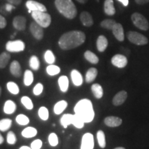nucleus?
<instances>
[{
  "instance_id": "obj_1",
  "label": "nucleus",
  "mask_w": 149,
  "mask_h": 149,
  "mask_svg": "<svg viewBox=\"0 0 149 149\" xmlns=\"http://www.w3.org/2000/svg\"><path fill=\"white\" fill-rule=\"evenodd\" d=\"M86 35L79 31H72L61 35L58 44L62 50H71L81 46L84 43Z\"/></svg>"
},
{
  "instance_id": "obj_2",
  "label": "nucleus",
  "mask_w": 149,
  "mask_h": 149,
  "mask_svg": "<svg viewBox=\"0 0 149 149\" xmlns=\"http://www.w3.org/2000/svg\"><path fill=\"white\" fill-rule=\"evenodd\" d=\"M74 114L77 115L84 123H90L95 117L93 104L88 99L79 100L74 107Z\"/></svg>"
},
{
  "instance_id": "obj_3",
  "label": "nucleus",
  "mask_w": 149,
  "mask_h": 149,
  "mask_svg": "<svg viewBox=\"0 0 149 149\" xmlns=\"http://www.w3.org/2000/svg\"><path fill=\"white\" fill-rule=\"evenodd\" d=\"M55 4L57 10L66 18L72 19L77 16V8L72 0H55Z\"/></svg>"
},
{
  "instance_id": "obj_4",
  "label": "nucleus",
  "mask_w": 149,
  "mask_h": 149,
  "mask_svg": "<svg viewBox=\"0 0 149 149\" xmlns=\"http://www.w3.org/2000/svg\"><path fill=\"white\" fill-rule=\"evenodd\" d=\"M60 123L63 127L66 128L70 124H72L77 128H82L84 126L85 123L81 119H80L77 115L64 114L61 117Z\"/></svg>"
},
{
  "instance_id": "obj_5",
  "label": "nucleus",
  "mask_w": 149,
  "mask_h": 149,
  "mask_svg": "<svg viewBox=\"0 0 149 149\" xmlns=\"http://www.w3.org/2000/svg\"><path fill=\"white\" fill-rule=\"evenodd\" d=\"M32 17L35 22H37L42 28H47L51 25V17L46 12L33 11L32 12Z\"/></svg>"
},
{
  "instance_id": "obj_6",
  "label": "nucleus",
  "mask_w": 149,
  "mask_h": 149,
  "mask_svg": "<svg viewBox=\"0 0 149 149\" xmlns=\"http://www.w3.org/2000/svg\"><path fill=\"white\" fill-rule=\"evenodd\" d=\"M131 20L134 25L139 29L147 31L149 29V24L146 17L139 13H134L131 15Z\"/></svg>"
},
{
  "instance_id": "obj_7",
  "label": "nucleus",
  "mask_w": 149,
  "mask_h": 149,
  "mask_svg": "<svg viewBox=\"0 0 149 149\" xmlns=\"http://www.w3.org/2000/svg\"><path fill=\"white\" fill-rule=\"evenodd\" d=\"M127 38L130 42L138 46L146 45L148 42L146 37L135 31H129L127 33Z\"/></svg>"
},
{
  "instance_id": "obj_8",
  "label": "nucleus",
  "mask_w": 149,
  "mask_h": 149,
  "mask_svg": "<svg viewBox=\"0 0 149 149\" xmlns=\"http://www.w3.org/2000/svg\"><path fill=\"white\" fill-rule=\"evenodd\" d=\"M6 49L10 53H19L25 49V44L22 40L9 41L6 44Z\"/></svg>"
},
{
  "instance_id": "obj_9",
  "label": "nucleus",
  "mask_w": 149,
  "mask_h": 149,
  "mask_svg": "<svg viewBox=\"0 0 149 149\" xmlns=\"http://www.w3.org/2000/svg\"><path fill=\"white\" fill-rule=\"evenodd\" d=\"M95 146L94 137L90 133H86L82 136L81 149H93Z\"/></svg>"
},
{
  "instance_id": "obj_10",
  "label": "nucleus",
  "mask_w": 149,
  "mask_h": 149,
  "mask_svg": "<svg viewBox=\"0 0 149 149\" xmlns=\"http://www.w3.org/2000/svg\"><path fill=\"white\" fill-rule=\"evenodd\" d=\"M30 31L31 34L37 40H41L44 37V30L37 22H32L30 25Z\"/></svg>"
},
{
  "instance_id": "obj_11",
  "label": "nucleus",
  "mask_w": 149,
  "mask_h": 149,
  "mask_svg": "<svg viewBox=\"0 0 149 149\" xmlns=\"http://www.w3.org/2000/svg\"><path fill=\"white\" fill-rule=\"evenodd\" d=\"M111 62L113 66L119 68H122L126 66V65L128 64V59L126 56L117 54L112 57Z\"/></svg>"
},
{
  "instance_id": "obj_12",
  "label": "nucleus",
  "mask_w": 149,
  "mask_h": 149,
  "mask_svg": "<svg viewBox=\"0 0 149 149\" xmlns=\"http://www.w3.org/2000/svg\"><path fill=\"white\" fill-rule=\"evenodd\" d=\"M26 6L29 10H31L32 12L33 11H42V12H46V6L42 3L37 1H33V0H29L26 3Z\"/></svg>"
},
{
  "instance_id": "obj_13",
  "label": "nucleus",
  "mask_w": 149,
  "mask_h": 149,
  "mask_svg": "<svg viewBox=\"0 0 149 149\" xmlns=\"http://www.w3.org/2000/svg\"><path fill=\"white\" fill-rule=\"evenodd\" d=\"M13 26L17 31H24L26 29V19L23 16H16L13 19Z\"/></svg>"
},
{
  "instance_id": "obj_14",
  "label": "nucleus",
  "mask_w": 149,
  "mask_h": 149,
  "mask_svg": "<svg viewBox=\"0 0 149 149\" xmlns=\"http://www.w3.org/2000/svg\"><path fill=\"white\" fill-rule=\"evenodd\" d=\"M111 31H113V35H114L115 37L117 40L120 41V42H123L124 40V29H123L122 24L120 23H116Z\"/></svg>"
},
{
  "instance_id": "obj_15",
  "label": "nucleus",
  "mask_w": 149,
  "mask_h": 149,
  "mask_svg": "<svg viewBox=\"0 0 149 149\" xmlns=\"http://www.w3.org/2000/svg\"><path fill=\"white\" fill-rule=\"evenodd\" d=\"M127 96L128 94L125 91H120V92L117 93L114 96V97H113V104L114 106H116V107L122 105V104H124V102L126 101Z\"/></svg>"
},
{
  "instance_id": "obj_16",
  "label": "nucleus",
  "mask_w": 149,
  "mask_h": 149,
  "mask_svg": "<svg viewBox=\"0 0 149 149\" xmlns=\"http://www.w3.org/2000/svg\"><path fill=\"white\" fill-rule=\"evenodd\" d=\"M104 123L109 127H117L122 123V120L118 117L109 116L104 119Z\"/></svg>"
},
{
  "instance_id": "obj_17",
  "label": "nucleus",
  "mask_w": 149,
  "mask_h": 149,
  "mask_svg": "<svg viewBox=\"0 0 149 149\" xmlns=\"http://www.w3.org/2000/svg\"><path fill=\"white\" fill-rule=\"evenodd\" d=\"M80 21L84 26L86 27H90L93 26V17L88 12L84 11L80 14Z\"/></svg>"
},
{
  "instance_id": "obj_18",
  "label": "nucleus",
  "mask_w": 149,
  "mask_h": 149,
  "mask_svg": "<svg viewBox=\"0 0 149 149\" xmlns=\"http://www.w3.org/2000/svg\"><path fill=\"white\" fill-rule=\"evenodd\" d=\"M70 77L73 84L75 86H80L83 84V77L77 70H72L70 72Z\"/></svg>"
},
{
  "instance_id": "obj_19",
  "label": "nucleus",
  "mask_w": 149,
  "mask_h": 149,
  "mask_svg": "<svg viewBox=\"0 0 149 149\" xmlns=\"http://www.w3.org/2000/svg\"><path fill=\"white\" fill-rule=\"evenodd\" d=\"M10 71L11 74L15 77H20L22 75V68L18 61H13L10 66Z\"/></svg>"
},
{
  "instance_id": "obj_20",
  "label": "nucleus",
  "mask_w": 149,
  "mask_h": 149,
  "mask_svg": "<svg viewBox=\"0 0 149 149\" xmlns=\"http://www.w3.org/2000/svg\"><path fill=\"white\" fill-rule=\"evenodd\" d=\"M104 13L107 15H114L115 14V8L113 0H105L104 4Z\"/></svg>"
},
{
  "instance_id": "obj_21",
  "label": "nucleus",
  "mask_w": 149,
  "mask_h": 149,
  "mask_svg": "<svg viewBox=\"0 0 149 149\" xmlns=\"http://www.w3.org/2000/svg\"><path fill=\"white\" fill-rule=\"evenodd\" d=\"M17 109V105L12 100H7L3 105V112L7 115L13 114Z\"/></svg>"
},
{
  "instance_id": "obj_22",
  "label": "nucleus",
  "mask_w": 149,
  "mask_h": 149,
  "mask_svg": "<svg viewBox=\"0 0 149 149\" xmlns=\"http://www.w3.org/2000/svg\"><path fill=\"white\" fill-rule=\"evenodd\" d=\"M108 44H109V42H108L107 37L105 36L100 35L98 37L97 40V48L99 51L104 52L107 49Z\"/></svg>"
},
{
  "instance_id": "obj_23",
  "label": "nucleus",
  "mask_w": 149,
  "mask_h": 149,
  "mask_svg": "<svg viewBox=\"0 0 149 149\" xmlns=\"http://www.w3.org/2000/svg\"><path fill=\"white\" fill-rule=\"evenodd\" d=\"M68 107V103L65 100H61L57 102L54 106V113L56 115H60L61 113H62L64 111V110L66 109Z\"/></svg>"
},
{
  "instance_id": "obj_24",
  "label": "nucleus",
  "mask_w": 149,
  "mask_h": 149,
  "mask_svg": "<svg viewBox=\"0 0 149 149\" xmlns=\"http://www.w3.org/2000/svg\"><path fill=\"white\" fill-rule=\"evenodd\" d=\"M37 130L35 128L29 126L22 130V135L25 138H32L37 135Z\"/></svg>"
},
{
  "instance_id": "obj_25",
  "label": "nucleus",
  "mask_w": 149,
  "mask_h": 149,
  "mask_svg": "<svg viewBox=\"0 0 149 149\" xmlns=\"http://www.w3.org/2000/svg\"><path fill=\"white\" fill-rule=\"evenodd\" d=\"M58 84L59 88H60V90L62 91L63 93H66L68 91V86H69V81H68V79L66 76H61L58 79Z\"/></svg>"
},
{
  "instance_id": "obj_26",
  "label": "nucleus",
  "mask_w": 149,
  "mask_h": 149,
  "mask_svg": "<svg viewBox=\"0 0 149 149\" xmlns=\"http://www.w3.org/2000/svg\"><path fill=\"white\" fill-rule=\"evenodd\" d=\"M98 71L95 68H91L88 70L86 74V83H91L96 79Z\"/></svg>"
},
{
  "instance_id": "obj_27",
  "label": "nucleus",
  "mask_w": 149,
  "mask_h": 149,
  "mask_svg": "<svg viewBox=\"0 0 149 149\" xmlns=\"http://www.w3.org/2000/svg\"><path fill=\"white\" fill-rule=\"evenodd\" d=\"M91 91L94 95L95 97L97 99H101L103 97L104 91L101 85L99 84H94L91 86Z\"/></svg>"
},
{
  "instance_id": "obj_28",
  "label": "nucleus",
  "mask_w": 149,
  "mask_h": 149,
  "mask_svg": "<svg viewBox=\"0 0 149 149\" xmlns=\"http://www.w3.org/2000/svg\"><path fill=\"white\" fill-rule=\"evenodd\" d=\"M34 81V75L33 72L30 70H26L24 72V84L26 86H29L32 84Z\"/></svg>"
},
{
  "instance_id": "obj_29",
  "label": "nucleus",
  "mask_w": 149,
  "mask_h": 149,
  "mask_svg": "<svg viewBox=\"0 0 149 149\" xmlns=\"http://www.w3.org/2000/svg\"><path fill=\"white\" fill-rule=\"evenodd\" d=\"M84 57L87 61L93 64H97L99 62V58L95 54L90 51H86L84 53Z\"/></svg>"
},
{
  "instance_id": "obj_30",
  "label": "nucleus",
  "mask_w": 149,
  "mask_h": 149,
  "mask_svg": "<svg viewBox=\"0 0 149 149\" xmlns=\"http://www.w3.org/2000/svg\"><path fill=\"white\" fill-rule=\"evenodd\" d=\"M10 59V55L7 52H3L0 55V68H4Z\"/></svg>"
},
{
  "instance_id": "obj_31",
  "label": "nucleus",
  "mask_w": 149,
  "mask_h": 149,
  "mask_svg": "<svg viewBox=\"0 0 149 149\" xmlns=\"http://www.w3.org/2000/svg\"><path fill=\"white\" fill-rule=\"evenodd\" d=\"M12 120L10 119H2L0 120V131L5 132L10 128L12 126Z\"/></svg>"
},
{
  "instance_id": "obj_32",
  "label": "nucleus",
  "mask_w": 149,
  "mask_h": 149,
  "mask_svg": "<svg viewBox=\"0 0 149 149\" xmlns=\"http://www.w3.org/2000/svg\"><path fill=\"white\" fill-rule=\"evenodd\" d=\"M97 139L99 146L102 148H104L107 146V142H106V137L105 134L102 130H98L97 133Z\"/></svg>"
},
{
  "instance_id": "obj_33",
  "label": "nucleus",
  "mask_w": 149,
  "mask_h": 149,
  "mask_svg": "<svg viewBox=\"0 0 149 149\" xmlns=\"http://www.w3.org/2000/svg\"><path fill=\"white\" fill-rule=\"evenodd\" d=\"M29 66L31 67V68H32L34 70H39L40 66V62L39 60L38 57L35 55L31 56V58L29 60Z\"/></svg>"
},
{
  "instance_id": "obj_34",
  "label": "nucleus",
  "mask_w": 149,
  "mask_h": 149,
  "mask_svg": "<svg viewBox=\"0 0 149 149\" xmlns=\"http://www.w3.org/2000/svg\"><path fill=\"white\" fill-rule=\"evenodd\" d=\"M61 71L60 68L59 66L54 64H49V66L46 67V72L51 76H55L58 74Z\"/></svg>"
},
{
  "instance_id": "obj_35",
  "label": "nucleus",
  "mask_w": 149,
  "mask_h": 149,
  "mask_svg": "<svg viewBox=\"0 0 149 149\" xmlns=\"http://www.w3.org/2000/svg\"><path fill=\"white\" fill-rule=\"evenodd\" d=\"M6 86L8 91L11 94L16 95L19 94V88L17 84L13 82V81H9V82L7 83Z\"/></svg>"
},
{
  "instance_id": "obj_36",
  "label": "nucleus",
  "mask_w": 149,
  "mask_h": 149,
  "mask_svg": "<svg viewBox=\"0 0 149 149\" xmlns=\"http://www.w3.org/2000/svg\"><path fill=\"white\" fill-rule=\"evenodd\" d=\"M15 121L18 124H19V125L21 126L28 125L30 122L29 117H28L26 115H23V114L18 115L16 117Z\"/></svg>"
},
{
  "instance_id": "obj_37",
  "label": "nucleus",
  "mask_w": 149,
  "mask_h": 149,
  "mask_svg": "<svg viewBox=\"0 0 149 149\" xmlns=\"http://www.w3.org/2000/svg\"><path fill=\"white\" fill-rule=\"evenodd\" d=\"M38 115L41 120L46 121L49 117V112L46 107H41L38 111Z\"/></svg>"
},
{
  "instance_id": "obj_38",
  "label": "nucleus",
  "mask_w": 149,
  "mask_h": 149,
  "mask_svg": "<svg viewBox=\"0 0 149 149\" xmlns=\"http://www.w3.org/2000/svg\"><path fill=\"white\" fill-rule=\"evenodd\" d=\"M117 22L113 19H104L101 22L100 26L102 28L104 29H107L109 30H112L114 26L116 24Z\"/></svg>"
},
{
  "instance_id": "obj_39",
  "label": "nucleus",
  "mask_w": 149,
  "mask_h": 149,
  "mask_svg": "<svg viewBox=\"0 0 149 149\" xmlns=\"http://www.w3.org/2000/svg\"><path fill=\"white\" fill-rule=\"evenodd\" d=\"M21 102L26 109L28 110H30V111L32 110L33 109V107H34L32 100H31V98H29V97L27 96L22 97L21 99Z\"/></svg>"
},
{
  "instance_id": "obj_40",
  "label": "nucleus",
  "mask_w": 149,
  "mask_h": 149,
  "mask_svg": "<svg viewBox=\"0 0 149 149\" xmlns=\"http://www.w3.org/2000/svg\"><path fill=\"white\" fill-rule=\"evenodd\" d=\"M44 59L48 64H53L55 61V56L51 50H47L44 54Z\"/></svg>"
},
{
  "instance_id": "obj_41",
  "label": "nucleus",
  "mask_w": 149,
  "mask_h": 149,
  "mask_svg": "<svg viewBox=\"0 0 149 149\" xmlns=\"http://www.w3.org/2000/svg\"><path fill=\"white\" fill-rule=\"evenodd\" d=\"M48 142L51 146H56L59 144V139L57 135L55 133H52L48 136Z\"/></svg>"
},
{
  "instance_id": "obj_42",
  "label": "nucleus",
  "mask_w": 149,
  "mask_h": 149,
  "mask_svg": "<svg viewBox=\"0 0 149 149\" xmlns=\"http://www.w3.org/2000/svg\"><path fill=\"white\" fill-rule=\"evenodd\" d=\"M7 142L8 144L14 145L16 144L17 142V137L13 131H9L8 134H7Z\"/></svg>"
},
{
  "instance_id": "obj_43",
  "label": "nucleus",
  "mask_w": 149,
  "mask_h": 149,
  "mask_svg": "<svg viewBox=\"0 0 149 149\" xmlns=\"http://www.w3.org/2000/svg\"><path fill=\"white\" fill-rule=\"evenodd\" d=\"M43 90H44V86L42 83H38L35 85V86L33 88V94L35 95V96H38L41 95L43 92Z\"/></svg>"
},
{
  "instance_id": "obj_44",
  "label": "nucleus",
  "mask_w": 149,
  "mask_h": 149,
  "mask_svg": "<svg viewBox=\"0 0 149 149\" xmlns=\"http://www.w3.org/2000/svg\"><path fill=\"white\" fill-rule=\"evenodd\" d=\"M42 144H43L42 141L41 140V139H35V140H34L32 143H31V148L32 149H40L42 148Z\"/></svg>"
},
{
  "instance_id": "obj_45",
  "label": "nucleus",
  "mask_w": 149,
  "mask_h": 149,
  "mask_svg": "<svg viewBox=\"0 0 149 149\" xmlns=\"http://www.w3.org/2000/svg\"><path fill=\"white\" fill-rule=\"evenodd\" d=\"M3 8H4V10L1 8V12H2V13L5 14V10H6V15H8L9 13H11V11H12L13 9L15 8V7L13 4H11V3H6Z\"/></svg>"
},
{
  "instance_id": "obj_46",
  "label": "nucleus",
  "mask_w": 149,
  "mask_h": 149,
  "mask_svg": "<svg viewBox=\"0 0 149 149\" xmlns=\"http://www.w3.org/2000/svg\"><path fill=\"white\" fill-rule=\"evenodd\" d=\"M7 25V22L4 17L0 15V29H4Z\"/></svg>"
},
{
  "instance_id": "obj_47",
  "label": "nucleus",
  "mask_w": 149,
  "mask_h": 149,
  "mask_svg": "<svg viewBox=\"0 0 149 149\" xmlns=\"http://www.w3.org/2000/svg\"><path fill=\"white\" fill-rule=\"evenodd\" d=\"M8 3L13 5H19L22 2V0H7Z\"/></svg>"
},
{
  "instance_id": "obj_48",
  "label": "nucleus",
  "mask_w": 149,
  "mask_h": 149,
  "mask_svg": "<svg viewBox=\"0 0 149 149\" xmlns=\"http://www.w3.org/2000/svg\"><path fill=\"white\" fill-rule=\"evenodd\" d=\"M136 3L139 5H144L149 2V0H135Z\"/></svg>"
},
{
  "instance_id": "obj_49",
  "label": "nucleus",
  "mask_w": 149,
  "mask_h": 149,
  "mask_svg": "<svg viewBox=\"0 0 149 149\" xmlns=\"http://www.w3.org/2000/svg\"><path fill=\"white\" fill-rule=\"evenodd\" d=\"M118 1L122 3L124 6H127L128 5V0H118Z\"/></svg>"
},
{
  "instance_id": "obj_50",
  "label": "nucleus",
  "mask_w": 149,
  "mask_h": 149,
  "mask_svg": "<svg viewBox=\"0 0 149 149\" xmlns=\"http://www.w3.org/2000/svg\"><path fill=\"white\" fill-rule=\"evenodd\" d=\"M3 141H4V139H3V136L1 135V133H0V144H3Z\"/></svg>"
},
{
  "instance_id": "obj_51",
  "label": "nucleus",
  "mask_w": 149,
  "mask_h": 149,
  "mask_svg": "<svg viewBox=\"0 0 149 149\" xmlns=\"http://www.w3.org/2000/svg\"><path fill=\"white\" fill-rule=\"evenodd\" d=\"M77 1L80 3H86L88 1V0H77Z\"/></svg>"
},
{
  "instance_id": "obj_52",
  "label": "nucleus",
  "mask_w": 149,
  "mask_h": 149,
  "mask_svg": "<svg viewBox=\"0 0 149 149\" xmlns=\"http://www.w3.org/2000/svg\"><path fill=\"white\" fill-rule=\"evenodd\" d=\"M19 149H32V148H31V147H29L27 146H23L20 147Z\"/></svg>"
},
{
  "instance_id": "obj_53",
  "label": "nucleus",
  "mask_w": 149,
  "mask_h": 149,
  "mask_svg": "<svg viewBox=\"0 0 149 149\" xmlns=\"http://www.w3.org/2000/svg\"><path fill=\"white\" fill-rule=\"evenodd\" d=\"M114 149H126V148H124V147H117V148H115Z\"/></svg>"
},
{
  "instance_id": "obj_54",
  "label": "nucleus",
  "mask_w": 149,
  "mask_h": 149,
  "mask_svg": "<svg viewBox=\"0 0 149 149\" xmlns=\"http://www.w3.org/2000/svg\"><path fill=\"white\" fill-rule=\"evenodd\" d=\"M1 88L0 86V97H1Z\"/></svg>"
},
{
  "instance_id": "obj_55",
  "label": "nucleus",
  "mask_w": 149,
  "mask_h": 149,
  "mask_svg": "<svg viewBox=\"0 0 149 149\" xmlns=\"http://www.w3.org/2000/svg\"><path fill=\"white\" fill-rule=\"evenodd\" d=\"M97 1V2H99V1H100V0H96Z\"/></svg>"
}]
</instances>
